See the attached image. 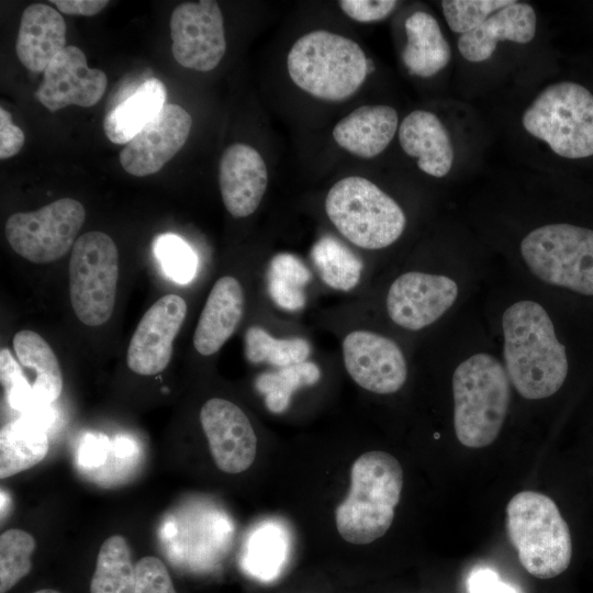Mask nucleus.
<instances>
[{
    "label": "nucleus",
    "mask_w": 593,
    "mask_h": 593,
    "mask_svg": "<svg viewBox=\"0 0 593 593\" xmlns=\"http://www.w3.org/2000/svg\"><path fill=\"white\" fill-rule=\"evenodd\" d=\"M502 332L504 367L516 391L527 400L558 392L569 362L545 307L532 300L513 303L502 315Z\"/></svg>",
    "instance_id": "1"
},
{
    "label": "nucleus",
    "mask_w": 593,
    "mask_h": 593,
    "mask_svg": "<svg viewBox=\"0 0 593 593\" xmlns=\"http://www.w3.org/2000/svg\"><path fill=\"white\" fill-rule=\"evenodd\" d=\"M403 488L398 459L384 451H368L357 458L350 471L347 497L335 512L339 535L348 542L366 545L390 528Z\"/></svg>",
    "instance_id": "2"
},
{
    "label": "nucleus",
    "mask_w": 593,
    "mask_h": 593,
    "mask_svg": "<svg viewBox=\"0 0 593 593\" xmlns=\"http://www.w3.org/2000/svg\"><path fill=\"white\" fill-rule=\"evenodd\" d=\"M505 367L488 353L461 361L452 374L454 428L466 447L491 445L504 424L511 399Z\"/></svg>",
    "instance_id": "3"
},
{
    "label": "nucleus",
    "mask_w": 593,
    "mask_h": 593,
    "mask_svg": "<svg viewBox=\"0 0 593 593\" xmlns=\"http://www.w3.org/2000/svg\"><path fill=\"white\" fill-rule=\"evenodd\" d=\"M506 530L524 569L538 579H552L571 564L570 526L546 494L522 491L506 507Z\"/></svg>",
    "instance_id": "4"
},
{
    "label": "nucleus",
    "mask_w": 593,
    "mask_h": 593,
    "mask_svg": "<svg viewBox=\"0 0 593 593\" xmlns=\"http://www.w3.org/2000/svg\"><path fill=\"white\" fill-rule=\"evenodd\" d=\"M287 69L295 86L309 94L343 101L363 83L369 65L355 41L316 30L294 42L287 56Z\"/></svg>",
    "instance_id": "5"
},
{
    "label": "nucleus",
    "mask_w": 593,
    "mask_h": 593,
    "mask_svg": "<svg viewBox=\"0 0 593 593\" xmlns=\"http://www.w3.org/2000/svg\"><path fill=\"white\" fill-rule=\"evenodd\" d=\"M325 211L337 231L365 249H381L396 242L405 230L401 206L370 180L351 176L327 192Z\"/></svg>",
    "instance_id": "6"
},
{
    "label": "nucleus",
    "mask_w": 593,
    "mask_h": 593,
    "mask_svg": "<svg viewBox=\"0 0 593 593\" xmlns=\"http://www.w3.org/2000/svg\"><path fill=\"white\" fill-rule=\"evenodd\" d=\"M522 122L530 135L561 157L593 155V94L580 83L548 86L526 108Z\"/></svg>",
    "instance_id": "7"
},
{
    "label": "nucleus",
    "mask_w": 593,
    "mask_h": 593,
    "mask_svg": "<svg viewBox=\"0 0 593 593\" xmlns=\"http://www.w3.org/2000/svg\"><path fill=\"white\" fill-rule=\"evenodd\" d=\"M529 271L542 282L593 295V231L568 223L539 226L521 242Z\"/></svg>",
    "instance_id": "8"
},
{
    "label": "nucleus",
    "mask_w": 593,
    "mask_h": 593,
    "mask_svg": "<svg viewBox=\"0 0 593 593\" xmlns=\"http://www.w3.org/2000/svg\"><path fill=\"white\" fill-rule=\"evenodd\" d=\"M72 310L80 322L100 326L113 313L119 279V251L114 240L99 231L79 236L68 266Z\"/></svg>",
    "instance_id": "9"
},
{
    "label": "nucleus",
    "mask_w": 593,
    "mask_h": 593,
    "mask_svg": "<svg viewBox=\"0 0 593 593\" xmlns=\"http://www.w3.org/2000/svg\"><path fill=\"white\" fill-rule=\"evenodd\" d=\"M85 220L86 211L79 201L61 198L36 211L12 214L4 234L19 256L34 264H48L72 248Z\"/></svg>",
    "instance_id": "10"
},
{
    "label": "nucleus",
    "mask_w": 593,
    "mask_h": 593,
    "mask_svg": "<svg viewBox=\"0 0 593 593\" xmlns=\"http://www.w3.org/2000/svg\"><path fill=\"white\" fill-rule=\"evenodd\" d=\"M171 52L184 68L206 72L226 52L224 20L216 1L201 0L177 5L170 16Z\"/></svg>",
    "instance_id": "11"
},
{
    "label": "nucleus",
    "mask_w": 593,
    "mask_h": 593,
    "mask_svg": "<svg viewBox=\"0 0 593 593\" xmlns=\"http://www.w3.org/2000/svg\"><path fill=\"white\" fill-rule=\"evenodd\" d=\"M458 284L444 275L409 271L398 277L387 295V311L400 327L419 331L435 323L456 302Z\"/></svg>",
    "instance_id": "12"
},
{
    "label": "nucleus",
    "mask_w": 593,
    "mask_h": 593,
    "mask_svg": "<svg viewBox=\"0 0 593 593\" xmlns=\"http://www.w3.org/2000/svg\"><path fill=\"white\" fill-rule=\"evenodd\" d=\"M346 370L361 388L378 394L399 391L407 378L401 348L392 339L369 331H354L343 342Z\"/></svg>",
    "instance_id": "13"
},
{
    "label": "nucleus",
    "mask_w": 593,
    "mask_h": 593,
    "mask_svg": "<svg viewBox=\"0 0 593 593\" xmlns=\"http://www.w3.org/2000/svg\"><path fill=\"white\" fill-rule=\"evenodd\" d=\"M187 310L183 298L166 294L145 312L127 347L126 363L133 372L154 376L168 366Z\"/></svg>",
    "instance_id": "14"
},
{
    "label": "nucleus",
    "mask_w": 593,
    "mask_h": 593,
    "mask_svg": "<svg viewBox=\"0 0 593 593\" xmlns=\"http://www.w3.org/2000/svg\"><path fill=\"white\" fill-rule=\"evenodd\" d=\"M191 115L178 104H165L120 152V164L133 176L158 172L186 144Z\"/></svg>",
    "instance_id": "15"
},
{
    "label": "nucleus",
    "mask_w": 593,
    "mask_h": 593,
    "mask_svg": "<svg viewBox=\"0 0 593 593\" xmlns=\"http://www.w3.org/2000/svg\"><path fill=\"white\" fill-rule=\"evenodd\" d=\"M200 422L220 470L240 473L251 466L257 437L242 409L228 400L210 399L201 407Z\"/></svg>",
    "instance_id": "16"
},
{
    "label": "nucleus",
    "mask_w": 593,
    "mask_h": 593,
    "mask_svg": "<svg viewBox=\"0 0 593 593\" xmlns=\"http://www.w3.org/2000/svg\"><path fill=\"white\" fill-rule=\"evenodd\" d=\"M107 86L104 71L90 68L79 47L66 46L45 69L35 96L52 112L72 104L89 108L101 100Z\"/></svg>",
    "instance_id": "17"
},
{
    "label": "nucleus",
    "mask_w": 593,
    "mask_h": 593,
    "mask_svg": "<svg viewBox=\"0 0 593 593\" xmlns=\"http://www.w3.org/2000/svg\"><path fill=\"white\" fill-rule=\"evenodd\" d=\"M219 186L224 206L231 215H251L259 206L268 186L264 158L250 145L232 144L220 159Z\"/></svg>",
    "instance_id": "18"
},
{
    "label": "nucleus",
    "mask_w": 593,
    "mask_h": 593,
    "mask_svg": "<svg viewBox=\"0 0 593 593\" xmlns=\"http://www.w3.org/2000/svg\"><path fill=\"white\" fill-rule=\"evenodd\" d=\"M536 34V13L524 2L506 5L491 14L477 29L462 34L458 41L461 56L472 63L486 60L500 41L529 43Z\"/></svg>",
    "instance_id": "19"
},
{
    "label": "nucleus",
    "mask_w": 593,
    "mask_h": 593,
    "mask_svg": "<svg viewBox=\"0 0 593 593\" xmlns=\"http://www.w3.org/2000/svg\"><path fill=\"white\" fill-rule=\"evenodd\" d=\"M66 47V23L51 5L33 3L22 12L15 53L31 71H45L52 60Z\"/></svg>",
    "instance_id": "20"
},
{
    "label": "nucleus",
    "mask_w": 593,
    "mask_h": 593,
    "mask_svg": "<svg viewBox=\"0 0 593 593\" xmlns=\"http://www.w3.org/2000/svg\"><path fill=\"white\" fill-rule=\"evenodd\" d=\"M244 312V292L231 276L220 278L209 293L199 317L193 345L203 356L219 351L233 335Z\"/></svg>",
    "instance_id": "21"
},
{
    "label": "nucleus",
    "mask_w": 593,
    "mask_h": 593,
    "mask_svg": "<svg viewBox=\"0 0 593 593\" xmlns=\"http://www.w3.org/2000/svg\"><path fill=\"white\" fill-rule=\"evenodd\" d=\"M402 149L417 158L418 168L427 175L441 178L451 169L454 148L449 133L432 112L415 110L407 114L399 127Z\"/></svg>",
    "instance_id": "22"
},
{
    "label": "nucleus",
    "mask_w": 593,
    "mask_h": 593,
    "mask_svg": "<svg viewBox=\"0 0 593 593\" xmlns=\"http://www.w3.org/2000/svg\"><path fill=\"white\" fill-rule=\"evenodd\" d=\"M399 116L389 105H362L343 118L333 130L337 145L360 158H372L390 144Z\"/></svg>",
    "instance_id": "23"
},
{
    "label": "nucleus",
    "mask_w": 593,
    "mask_h": 593,
    "mask_svg": "<svg viewBox=\"0 0 593 593\" xmlns=\"http://www.w3.org/2000/svg\"><path fill=\"white\" fill-rule=\"evenodd\" d=\"M406 45L402 59L409 71L427 78L445 68L451 49L436 19L426 12H415L404 24Z\"/></svg>",
    "instance_id": "24"
},
{
    "label": "nucleus",
    "mask_w": 593,
    "mask_h": 593,
    "mask_svg": "<svg viewBox=\"0 0 593 593\" xmlns=\"http://www.w3.org/2000/svg\"><path fill=\"white\" fill-rule=\"evenodd\" d=\"M165 100L166 87L159 79L142 82L107 113L103 120L105 136L114 144H126L158 114Z\"/></svg>",
    "instance_id": "25"
},
{
    "label": "nucleus",
    "mask_w": 593,
    "mask_h": 593,
    "mask_svg": "<svg viewBox=\"0 0 593 593\" xmlns=\"http://www.w3.org/2000/svg\"><path fill=\"white\" fill-rule=\"evenodd\" d=\"M12 344L21 365L35 371L32 384L35 406L56 401L63 391V373L48 343L36 332L22 329L14 334Z\"/></svg>",
    "instance_id": "26"
},
{
    "label": "nucleus",
    "mask_w": 593,
    "mask_h": 593,
    "mask_svg": "<svg viewBox=\"0 0 593 593\" xmlns=\"http://www.w3.org/2000/svg\"><path fill=\"white\" fill-rule=\"evenodd\" d=\"M48 436L34 419L16 418L0 430V478L7 479L41 462L48 452Z\"/></svg>",
    "instance_id": "27"
},
{
    "label": "nucleus",
    "mask_w": 593,
    "mask_h": 593,
    "mask_svg": "<svg viewBox=\"0 0 593 593\" xmlns=\"http://www.w3.org/2000/svg\"><path fill=\"white\" fill-rule=\"evenodd\" d=\"M90 593H135V567L123 536L112 535L101 545Z\"/></svg>",
    "instance_id": "28"
},
{
    "label": "nucleus",
    "mask_w": 593,
    "mask_h": 593,
    "mask_svg": "<svg viewBox=\"0 0 593 593\" xmlns=\"http://www.w3.org/2000/svg\"><path fill=\"white\" fill-rule=\"evenodd\" d=\"M312 259L322 280L340 291L354 289L361 276V260L342 242L324 236L312 249Z\"/></svg>",
    "instance_id": "29"
},
{
    "label": "nucleus",
    "mask_w": 593,
    "mask_h": 593,
    "mask_svg": "<svg viewBox=\"0 0 593 593\" xmlns=\"http://www.w3.org/2000/svg\"><path fill=\"white\" fill-rule=\"evenodd\" d=\"M311 272L291 254L276 255L268 267L267 286L271 300L287 311H299L305 304V286Z\"/></svg>",
    "instance_id": "30"
},
{
    "label": "nucleus",
    "mask_w": 593,
    "mask_h": 593,
    "mask_svg": "<svg viewBox=\"0 0 593 593\" xmlns=\"http://www.w3.org/2000/svg\"><path fill=\"white\" fill-rule=\"evenodd\" d=\"M320 378V368L314 362L304 361L260 374L256 380V388L265 395L266 406L270 412L282 413L289 406L295 390L313 385Z\"/></svg>",
    "instance_id": "31"
},
{
    "label": "nucleus",
    "mask_w": 593,
    "mask_h": 593,
    "mask_svg": "<svg viewBox=\"0 0 593 593\" xmlns=\"http://www.w3.org/2000/svg\"><path fill=\"white\" fill-rule=\"evenodd\" d=\"M311 346L303 338L279 339L260 326H251L245 334V354L250 362H269L283 368L306 361Z\"/></svg>",
    "instance_id": "32"
},
{
    "label": "nucleus",
    "mask_w": 593,
    "mask_h": 593,
    "mask_svg": "<svg viewBox=\"0 0 593 593\" xmlns=\"http://www.w3.org/2000/svg\"><path fill=\"white\" fill-rule=\"evenodd\" d=\"M35 546L34 537L22 529L11 528L1 534L0 593H7L30 573Z\"/></svg>",
    "instance_id": "33"
},
{
    "label": "nucleus",
    "mask_w": 593,
    "mask_h": 593,
    "mask_svg": "<svg viewBox=\"0 0 593 593\" xmlns=\"http://www.w3.org/2000/svg\"><path fill=\"white\" fill-rule=\"evenodd\" d=\"M154 254L167 277L177 283H189L197 273L198 258L179 236L165 234L154 242Z\"/></svg>",
    "instance_id": "34"
},
{
    "label": "nucleus",
    "mask_w": 593,
    "mask_h": 593,
    "mask_svg": "<svg viewBox=\"0 0 593 593\" xmlns=\"http://www.w3.org/2000/svg\"><path fill=\"white\" fill-rule=\"evenodd\" d=\"M513 2L514 0H444L440 3L450 30L462 35Z\"/></svg>",
    "instance_id": "35"
},
{
    "label": "nucleus",
    "mask_w": 593,
    "mask_h": 593,
    "mask_svg": "<svg viewBox=\"0 0 593 593\" xmlns=\"http://www.w3.org/2000/svg\"><path fill=\"white\" fill-rule=\"evenodd\" d=\"M0 379L11 407L18 411L35 407L33 388L8 348L0 350Z\"/></svg>",
    "instance_id": "36"
},
{
    "label": "nucleus",
    "mask_w": 593,
    "mask_h": 593,
    "mask_svg": "<svg viewBox=\"0 0 593 593\" xmlns=\"http://www.w3.org/2000/svg\"><path fill=\"white\" fill-rule=\"evenodd\" d=\"M135 593H177L165 563L152 556L135 564Z\"/></svg>",
    "instance_id": "37"
},
{
    "label": "nucleus",
    "mask_w": 593,
    "mask_h": 593,
    "mask_svg": "<svg viewBox=\"0 0 593 593\" xmlns=\"http://www.w3.org/2000/svg\"><path fill=\"white\" fill-rule=\"evenodd\" d=\"M268 536V545H256L249 556L248 568L250 572L264 580L276 577L284 560V545L278 536L271 532Z\"/></svg>",
    "instance_id": "38"
},
{
    "label": "nucleus",
    "mask_w": 593,
    "mask_h": 593,
    "mask_svg": "<svg viewBox=\"0 0 593 593\" xmlns=\"http://www.w3.org/2000/svg\"><path fill=\"white\" fill-rule=\"evenodd\" d=\"M394 0H340L339 8L350 19L370 23L385 19L395 9Z\"/></svg>",
    "instance_id": "39"
},
{
    "label": "nucleus",
    "mask_w": 593,
    "mask_h": 593,
    "mask_svg": "<svg viewBox=\"0 0 593 593\" xmlns=\"http://www.w3.org/2000/svg\"><path fill=\"white\" fill-rule=\"evenodd\" d=\"M24 139V133L13 123L11 113L0 108V158L3 160L16 155Z\"/></svg>",
    "instance_id": "40"
},
{
    "label": "nucleus",
    "mask_w": 593,
    "mask_h": 593,
    "mask_svg": "<svg viewBox=\"0 0 593 593\" xmlns=\"http://www.w3.org/2000/svg\"><path fill=\"white\" fill-rule=\"evenodd\" d=\"M467 588L469 593H517L514 586L503 582L499 574L489 568L472 570Z\"/></svg>",
    "instance_id": "41"
},
{
    "label": "nucleus",
    "mask_w": 593,
    "mask_h": 593,
    "mask_svg": "<svg viewBox=\"0 0 593 593\" xmlns=\"http://www.w3.org/2000/svg\"><path fill=\"white\" fill-rule=\"evenodd\" d=\"M56 8L65 14L92 16L101 12L108 0H52Z\"/></svg>",
    "instance_id": "42"
},
{
    "label": "nucleus",
    "mask_w": 593,
    "mask_h": 593,
    "mask_svg": "<svg viewBox=\"0 0 593 593\" xmlns=\"http://www.w3.org/2000/svg\"><path fill=\"white\" fill-rule=\"evenodd\" d=\"M34 593H60V592L53 589H42V590L35 591Z\"/></svg>",
    "instance_id": "43"
}]
</instances>
